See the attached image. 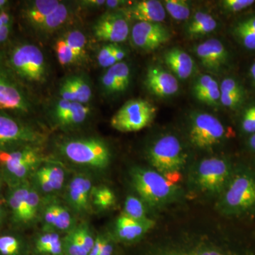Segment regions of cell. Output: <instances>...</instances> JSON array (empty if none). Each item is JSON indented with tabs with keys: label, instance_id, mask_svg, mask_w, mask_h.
Returning a JSON list of instances; mask_svg holds the SVG:
<instances>
[{
	"label": "cell",
	"instance_id": "7a4b0ae2",
	"mask_svg": "<svg viewBox=\"0 0 255 255\" xmlns=\"http://www.w3.org/2000/svg\"><path fill=\"white\" fill-rule=\"evenodd\" d=\"M148 157L159 173L175 184L179 179V170L185 164L187 155L177 137L166 135L151 146Z\"/></svg>",
	"mask_w": 255,
	"mask_h": 255
},
{
	"label": "cell",
	"instance_id": "4316f807",
	"mask_svg": "<svg viewBox=\"0 0 255 255\" xmlns=\"http://www.w3.org/2000/svg\"><path fill=\"white\" fill-rule=\"evenodd\" d=\"M90 113V109L88 106L79 102H73L71 110L60 124L63 126L80 125L86 121Z\"/></svg>",
	"mask_w": 255,
	"mask_h": 255
},
{
	"label": "cell",
	"instance_id": "c3c4849f",
	"mask_svg": "<svg viewBox=\"0 0 255 255\" xmlns=\"http://www.w3.org/2000/svg\"><path fill=\"white\" fill-rule=\"evenodd\" d=\"M63 251V244L62 242L59 241H55L54 243H51L49 246L42 248L39 253H47L52 255H60Z\"/></svg>",
	"mask_w": 255,
	"mask_h": 255
},
{
	"label": "cell",
	"instance_id": "2e32d148",
	"mask_svg": "<svg viewBox=\"0 0 255 255\" xmlns=\"http://www.w3.org/2000/svg\"><path fill=\"white\" fill-rule=\"evenodd\" d=\"M127 18L137 20L138 22L161 23L165 19L164 5L157 0H142L132 3L124 12Z\"/></svg>",
	"mask_w": 255,
	"mask_h": 255
},
{
	"label": "cell",
	"instance_id": "5b68a950",
	"mask_svg": "<svg viewBox=\"0 0 255 255\" xmlns=\"http://www.w3.org/2000/svg\"><path fill=\"white\" fill-rule=\"evenodd\" d=\"M132 182L139 195L152 206L165 202L175 191L173 183L158 172L148 169H134Z\"/></svg>",
	"mask_w": 255,
	"mask_h": 255
},
{
	"label": "cell",
	"instance_id": "836d02e7",
	"mask_svg": "<svg viewBox=\"0 0 255 255\" xmlns=\"http://www.w3.org/2000/svg\"><path fill=\"white\" fill-rule=\"evenodd\" d=\"M65 247L69 255H89L75 230L65 239Z\"/></svg>",
	"mask_w": 255,
	"mask_h": 255
},
{
	"label": "cell",
	"instance_id": "44dd1931",
	"mask_svg": "<svg viewBox=\"0 0 255 255\" xmlns=\"http://www.w3.org/2000/svg\"><path fill=\"white\" fill-rule=\"evenodd\" d=\"M58 0H36L28 1L24 9L25 17L28 22L36 27L40 23L59 6Z\"/></svg>",
	"mask_w": 255,
	"mask_h": 255
},
{
	"label": "cell",
	"instance_id": "7dc6e473",
	"mask_svg": "<svg viewBox=\"0 0 255 255\" xmlns=\"http://www.w3.org/2000/svg\"><path fill=\"white\" fill-rule=\"evenodd\" d=\"M114 46L115 44L114 43H110L101 48L98 55H97V60H98L100 66H103L105 62L110 58L111 55L113 54Z\"/></svg>",
	"mask_w": 255,
	"mask_h": 255
},
{
	"label": "cell",
	"instance_id": "e575fe53",
	"mask_svg": "<svg viewBox=\"0 0 255 255\" xmlns=\"http://www.w3.org/2000/svg\"><path fill=\"white\" fill-rule=\"evenodd\" d=\"M20 245L17 239L12 236L0 237V253L3 255H17Z\"/></svg>",
	"mask_w": 255,
	"mask_h": 255
},
{
	"label": "cell",
	"instance_id": "f35d334b",
	"mask_svg": "<svg viewBox=\"0 0 255 255\" xmlns=\"http://www.w3.org/2000/svg\"><path fill=\"white\" fill-rule=\"evenodd\" d=\"M244 98V92L221 94L220 103L226 108L235 110L241 105Z\"/></svg>",
	"mask_w": 255,
	"mask_h": 255
},
{
	"label": "cell",
	"instance_id": "b9f144b4",
	"mask_svg": "<svg viewBox=\"0 0 255 255\" xmlns=\"http://www.w3.org/2000/svg\"><path fill=\"white\" fill-rule=\"evenodd\" d=\"M73 102H70V101L60 99L55 104L54 110H53V114H54L55 118L56 119L58 123H61L62 121L68 115L70 110H71Z\"/></svg>",
	"mask_w": 255,
	"mask_h": 255
},
{
	"label": "cell",
	"instance_id": "d6986e66",
	"mask_svg": "<svg viewBox=\"0 0 255 255\" xmlns=\"http://www.w3.org/2000/svg\"><path fill=\"white\" fill-rule=\"evenodd\" d=\"M92 184L88 178H74L69 187V200L78 211H86L88 208L89 197L91 191Z\"/></svg>",
	"mask_w": 255,
	"mask_h": 255
},
{
	"label": "cell",
	"instance_id": "f6af8a7d",
	"mask_svg": "<svg viewBox=\"0 0 255 255\" xmlns=\"http://www.w3.org/2000/svg\"><path fill=\"white\" fill-rule=\"evenodd\" d=\"M76 231L79 237L81 240L82 244L85 247V250H86L87 253H90L92 248H93L94 244H95V241L92 238L88 230L85 227H82L78 228V229H76Z\"/></svg>",
	"mask_w": 255,
	"mask_h": 255
},
{
	"label": "cell",
	"instance_id": "6da1fadb",
	"mask_svg": "<svg viewBox=\"0 0 255 255\" xmlns=\"http://www.w3.org/2000/svg\"><path fill=\"white\" fill-rule=\"evenodd\" d=\"M6 65L20 80L30 85H42L48 78L44 54L31 43H19L13 47L6 57Z\"/></svg>",
	"mask_w": 255,
	"mask_h": 255
},
{
	"label": "cell",
	"instance_id": "ee69618b",
	"mask_svg": "<svg viewBox=\"0 0 255 255\" xmlns=\"http://www.w3.org/2000/svg\"><path fill=\"white\" fill-rule=\"evenodd\" d=\"M59 95L62 100L77 102L76 96L75 95L73 87L68 78L65 79L60 85Z\"/></svg>",
	"mask_w": 255,
	"mask_h": 255
},
{
	"label": "cell",
	"instance_id": "bcb514c9",
	"mask_svg": "<svg viewBox=\"0 0 255 255\" xmlns=\"http://www.w3.org/2000/svg\"><path fill=\"white\" fill-rule=\"evenodd\" d=\"M59 240H60L59 236L56 233H48V234L44 235L36 242L37 251H41L42 248L49 246L51 243L59 241Z\"/></svg>",
	"mask_w": 255,
	"mask_h": 255
},
{
	"label": "cell",
	"instance_id": "60d3db41",
	"mask_svg": "<svg viewBox=\"0 0 255 255\" xmlns=\"http://www.w3.org/2000/svg\"><path fill=\"white\" fill-rule=\"evenodd\" d=\"M242 128L248 133H255V105L248 107L245 112L242 119Z\"/></svg>",
	"mask_w": 255,
	"mask_h": 255
},
{
	"label": "cell",
	"instance_id": "8fae6325",
	"mask_svg": "<svg viewBox=\"0 0 255 255\" xmlns=\"http://www.w3.org/2000/svg\"><path fill=\"white\" fill-rule=\"evenodd\" d=\"M229 174V165L224 159H205L199 164L198 181L203 190L219 192L227 182Z\"/></svg>",
	"mask_w": 255,
	"mask_h": 255
},
{
	"label": "cell",
	"instance_id": "e7e4bbea",
	"mask_svg": "<svg viewBox=\"0 0 255 255\" xmlns=\"http://www.w3.org/2000/svg\"><path fill=\"white\" fill-rule=\"evenodd\" d=\"M8 4V1L6 0H0V10L3 9V8Z\"/></svg>",
	"mask_w": 255,
	"mask_h": 255
},
{
	"label": "cell",
	"instance_id": "91938a15",
	"mask_svg": "<svg viewBox=\"0 0 255 255\" xmlns=\"http://www.w3.org/2000/svg\"><path fill=\"white\" fill-rule=\"evenodd\" d=\"M166 255H225L216 251H204L194 253H172Z\"/></svg>",
	"mask_w": 255,
	"mask_h": 255
},
{
	"label": "cell",
	"instance_id": "ac0fdd59",
	"mask_svg": "<svg viewBox=\"0 0 255 255\" xmlns=\"http://www.w3.org/2000/svg\"><path fill=\"white\" fill-rule=\"evenodd\" d=\"M193 94L196 100L211 107H218L221 100L219 83L210 75H202L193 85Z\"/></svg>",
	"mask_w": 255,
	"mask_h": 255
},
{
	"label": "cell",
	"instance_id": "8d00e7d4",
	"mask_svg": "<svg viewBox=\"0 0 255 255\" xmlns=\"http://www.w3.org/2000/svg\"><path fill=\"white\" fill-rule=\"evenodd\" d=\"M234 33L247 49L255 50V32L237 25L235 28Z\"/></svg>",
	"mask_w": 255,
	"mask_h": 255
},
{
	"label": "cell",
	"instance_id": "9c48e42d",
	"mask_svg": "<svg viewBox=\"0 0 255 255\" xmlns=\"http://www.w3.org/2000/svg\"><path fill=\"white\" fill-rule=\"evenodd\" d=\"M170 38L169 30L161 23L137 22L131 30L132 44L143 51H154Z\"/></svg>",
	"mask_w": 255,
	"mask_h": 255
},
{
	"label": "cell",
	"instance_id": "ab89813d",
	"mask_svg": "<svg viewBox=\"0 0 255 255\" xmlns=\"http://www.w3.org/2000/svg\"><path fill=\"white\" fill-rule=\"evenodd\" d=\"M254 0H224L222 6L225 9L231 12H238L254 4Z\"/></svg>",
	"mask_w": 255,
	"mask_h": 255
},
{
	"label": "cell",
	"instance_id": "03108f58",
	"mask_svg": "<svg viewBox=\"0 0 255 255\" xmlns=\"http://www.w3.org/2000/svg\"><path fill=\"white\" fill-rule=\"evenodd\" d=\"M3 202H4V201L1 200V199H0V216H1V209H2Z\"/></svg>",
	"mask_w": 255,
	"mask_h": 255
},
{
	"label": "cell",
	"instance_id": "6125c7cd",
	"mask_svg": "<svg viewBox=\"0 0 255 255\" xmlns=\"http://www.w3.org/2000/svg\"><path fill=\"white\" fill-rule=\"evenodd\" d=\"M249 145L252 149L255 151V133L253 134L249 140Z\"/></svg>",
	"mask_w": 255,
	"mask_h": 255
},
{
	"label": "cell",
	"instance_id": "30bf717a",
	"mask_svg": "<svg viewBox=\"0 0 255 255\" xmlns=\"http://www.w3.org/2000/svg\"><path fill=\"white\" fill-rule=\"evenodd\" d=\"M225 204L234 211H243L255 206V181L248 174L234 178L225 195Z\"/></svg>",
	"mask_w": 255,
	"mask_h": 255
},
{
	"label": "cell",
	"instance_id": "d590c367",
	"mask_svg": "<svg viewBox=\"0 0 255 255\" xmlns=\"http://www.w3.org/2000/svg\"><path fill=\"white\" fill-rule=\"evenodd\" d=\"M39 204V196L34 190H30L26 199L25 222L31 221L36 216Z\"/></svg>",
	"mask_w": 255,
	"mask_h": 255
},
{
	"label": "cell",
	"instance_id": "681fc988",
	"mask_svg": "<svg viewBox=\"0 0 255 255\" xmlns=\"http://www.w3.org/2000/svg\"><path fill=\"white\" fill-rule=\"evenodd\" d=\"M36 179L39 185L41 186V189L45 192L50 193L54 191L50 185L48 177L40 169L36 172Z\"/></svg>",
	"mask_w": 255,
	"mask_h": 255
},
{
	"label": "cell",
	"instance_id": "f546056e",
	"mask_svg": "<svg viewBox=\"0 0 255 255\" xmlns=\"http://www.w3.org/2000/svg\"><path fill=\"white\" fill-rule=\"evenodd\" d=\"M126 216L138 221H147L145 210L143 204L140 199L133 196H128L124 207Z\"/></svg>",
	"mask_w": 255,
	"mask_h": 255
},
{
	"label": "cell",
	"instance_id": "f5cc1de1",
	"mask_svg": "<svg viewBox=\"0 0 255 255\" xmlns=\"http://www.w3.org/2000/svg\"><path fill=\"white\" fill-rule=\"evenodd\" d=\"M45 220H46V223L49 224V226L55 227V215L53 205L47 208L46 213H45Z\"/></svg>",
	"mask_w": 255,
	"mask_h": 255
},
{
	"label": "cell",
	"instance_id": "6f0895ef",
	"mask_svg": "<svg viewBox=\"0 0 255 255\" xmlns=\"http://www.w3.org/2000/svg\"><path fill=\"white\" fill-rule=\"evenodd\" d=\"M127 1H122V0H107L106 1L105 6L107 9L114 10L120 8L121 6L127 4Z\"/></svg>",
	"mask_w": 255,
	"mask_h": 255
},
{
	"label": "cell",
	"instance_id": "d4e9b609",
	"mask_svg": "<svg viewBox=\"0 0 255 255\" xmlns=\"http://www.w3.org/2000/svg\"><path fill=\"white\" fill-rule=\"evenodd\" d=\"M76 96L77 102L86 105L92 97V90L90 82L81 75H73L68 77Z\"/></svg>",
	"mask_w": 255,
	"mask_h": 255
},
{
	"label": "cell",
	"instance_id": "9a60e30c",
	"mask_svg": "<svg viewBox=\"0 0 255 255\" xmlns=\"http://www.w3.org/2000/svg\"><path fill=\"white\" fill-rule=\"evenodd\" d=\"M145 85L152 95L159 97L173 96L179 89L177 78L173 74L155 65L147 69Z\"/></svg>",
	"mask_w": 255,
	"mask_h": 255
},
{
	"label": "cell",
	"instance_id": "8992f818",
	"mask_svg": "<svg viewBox=\"0 0 255 255\" xmlns=\"http://www.w3.org/2000/svg\"><path fill=\"white\" fill-rule=\"evenodd\" d=\"M225 135V127L212 114L196 112L191 116L189 137L198 148H211L221 142Z\"/></svg>",
	"mask_w": 255,
	"mask_h": 255
},
{
	"label": "cell",
	"instance_id": "ffe728a7",
	"mask_svg": "<svg viewBox=\"0 0 255 255\" xmlns=\"http://www.w3.org/2000/svg\"><path fill=\"white\" fill-rule=\"evenodd\" d=\"M153 224L152 221H138L122 215L117 222V233L121 239L131 241L141 237Z\"/></svg>",
	"mask_w": 255,
	"mask_h": 255
},
{
	"label": "cell",
	"instance_id": "9f6ffc18",
	"mask_svg": "<svg viewBox=\"0 0 255 255\" xmlns=\"http://www.w3.org/2000/svg\"><path fill=\"white\" fill-rule=\"evenodd\" d=\"M238 26L255 32V16L248 18V19L245 20V21H241V22L238 23Z\"/></svg>",
	"mask_w": 255,
	"mask_h": 255
},
{
	"label": "cell",
	"instance_id": "f1b7e54d",
	"mask_svg": "<svg viewBox=\"0 0 255 255\" xmlns=\"http://www.w3.org/2000/svg\"><path fill=\"white\" fill-rule=\"evenodd\" d=\"M77 58L80 59L85 53L87 39L85 34L79 30L69 31L63 37Z\"/></svg>",
	"mask_w": 255,
	"mask_h": 255
},
{
	"label": "cell",
	"instance_id": "4dcf8cb0",
	"mask_svg": "<svg viewBox=\"0 0 255 255\" xmlns=\"http://www.w3.org/2000/svg\"><path fill=\"white\" fill-rule=\"evenodd\" d=\"M55 50L58 61L62 65H72L79 60L63 37L57 41Z\"/></svg>",
	"mask_w": 255,
	"mask_h": 255
},
{
	"label": "cell",
	"instance_id": "4fadbf2b",
	"mask_svg": "<svg viewBox=\"0 0 255 255\" xmlns=\"http://www.w3.org/2000/svg\"><path fill=\"white\" fill-rule=\"evenodd\" d=\"M31 110L26 94L0 68V110L28 113Z\"/></svg>",
	"mask_w": 255,
	"mask_h": 255
},
{
	"label": "cell",
	"instance_id": "484cf974",
	"mask_svg": "<svg viewBox=\"0 0 255 255\" xmlns=\"http://www.w3.org/2000/svg\"><path fill=\"white\" fill-rule=\"evenodd\" d=\"M164 6L166 11L177 21H184L190 17V4L185 0H165Z\"/></svg>",
	"mask_w": 255,
	"mask_h": 255
},
{
	"label": "cell",
	"instance_id": "be15d7a7",
	"mask_svg": "<svg viewBox=\"0 0 255 255\" xmlns=\"http://www.w3.org/2000/svg\"><path fill=\"white\" fill-rule=\"evenodd\" d=\"M251 75L252 78H253V81L255 83V62L253 64L251 68Z\"/></svg>",
	"mask_w": 255,
	"mask_h": 255
},
{
	"label": "cell",
	"instance_id": "1f68e13d",
	"mask_svg": "<svg viewBox=\"0 0 255 255\" xmlns=\"http://www.w3.org/2000/svg\"><path fill=\"white\" fill-rule=\"evenodd\" d=\"M40 170L48 177L53 190H58L63 186L65 174L63 169L56 166H47L42 167Z\"/></svg>",
	"mask_w": 255,
	"mask_h": 255
},
{
	"label": "cell",
	"instance_id": "52a82bcc",
	"mask_svg": "<svg viewBox=\"0 0 255 255\" xmlns=\"http://www.w3.org/2000/svg\"><path fill=\"white\" fill-rule=\"evenodd\" d=\"M129 33L128 18L122 11H107L97 19L93 26L96 39L114 44L125 41Z\"/></svg>",
	"mask_w": 255,
	"mask_h": 255
},
{
	"label": "cell",
	"instance_id": "d6a6232c",
	"mask_svg": "<svg viewBox=\"0 0 255 255\" xmlns=\"http://www.w3.org/2000/svg\"><path fill=\"white\" fill-rule=\"evenodd\" d=\"M93 199L96 205L102 209H107L114 204L115 196L108 188L101 187L94 192Z\"/></svg>",
	"mask_w": 255,
	"mask_h": 255
},
{
	"label": "cell",
	"instance_id": "11a10c76",
	"mask_svg": "<svg viewBox=\"0 0 255 255\" xmlns=\"http://www.w3.org/2000/svg\"><path fill=\"white\" fill-rule=\"evenodd\" d=\"M112 253H113V246H112V243L104 238L103 245H102L99 255H112Z\"/></svg>",
	"mask_w": 255,
	"mask_h": 255
},
{
	"label": "cell",
	"instance_id": "5bb4252c",
	"mask_svg": "<svg viewBox=\"0 0 255 255\" xmlns=\"http://www.w3.org/2000/svg\"><path fill=\"white\" fill-rule=\"evenodd\" d=\"M201 65L210 71L219 73L228 60V53L222 42L215 38L206 40L195 48Z\"/></svg>",
	"mask_w": 255,
	"mask_h": 255
},
{
	"label": "cell",
	"instance_id": "7bdbcfd3",
	"mask_svg": "<svg viewBox=\"0 0 255 255\" xmlns=\"http://www.w3.org/2000/svg\"><path fill=\"white\" fill-rule=\"evenodd\" d=\"M221 94L223 93H238L244 92L241 84L234 78H225L220 85Z\"/></svg>",
	"mask_w": 255,
	"mask_h": 255
},
{
	"label": "cell",
	"instance_id": "db71d44e",
	"mask_svg": "<svg viewBox=\"0 0 255 255\" xmlns=\"http://www.w3.org/2000/svg\"><path fill=\"white\" fill-rule=\"evenodd\" d=\"M12 23V17L9 11L5 9L0 10V28L4 25Z\"/></svg>",
	"mask_w": 255,
	"mask_h": 255
},
{
	"label": "cell",
	"instance_id": "816d5d0a",
	"mask_svg": "<svg viewBox=\"0 0 255 255\" xmlns=\"http://www.w3.org/2000/svg\"><path fill=\"white\" fill-rule=\"evenodd\" d=\"M105 0H85V1H80V4L84 7L90 8V9L105 6Z\"/></svg>",
	"mask_w": 255,
	"mask_h": 255
},
{
	"label": "cell",
	"instance_id": "680465c9",
	"mask_svg": "<svg viewBox=\"0 0 255 255\" xmlns=\"http://www.w3.org/2000/svg\"><path fill=\"white\" fill-rule=\"evenodd\" d=\"M114 53L117 63L122 62V60L127 56V53H126L125 50L117 44H115V46H114Z\"/></svg>",
	"mask_w": 255,
	"mask_h": 255
},
{
	"label": "cell",
	"instance_id": "603a6c76",
	"mask_svg": "<svg viewBox=\"0 0 255 255\" xmlns=\"http://www.w3.org/2000/svg\"><path fill=\"white\" fill-rule=\"evenodd\" d=\"M70 16V7L64 3H60L58 8L47 16L36 28L44 33H50L65 24Z\"/></svg>",
	"mask_w": 255,
	"mask_h": 255
},
{
	"label": "cell",
	"instance_id": "cb8c5ba5",
	"mask_svg": "<svg viewBox=\"0 0 255 255\" xmlns=\"http://www.w3.org/2000/svg\"><path fill=\"white\" fill-rule=\"evenodd\" d=\"M30 189L26 187L18 188L12 193L9 199V205L16 221L25 222L26 199Z\"/></svg>",
	"mask_w": 255,
	"mask_h": 255
},
{
	"label": "cell",
	"instance_id": "83f0119b",
	"mask_svg": "<svg viewBox=\"0 0 255 255\" xmlns=\"http://www.w3.org/2000/svg\"><path fill=\"white\" fill-rule=\"evenodd\" d=\"M117 82V93L125 92L130 85V69L125 62L116 63L111 67Z\"/></svg>",
	"mask_w": 255,
	"mask_h": 255
},
{
	"label": "cell",
	"instance_id": "3957f363",
	"mask_svg": "<svg viewBox=\"0 0 255 255\" xmlns=\"http://www.w3.org/2000/svg\"><path fill=\"white\" fill-rule=\"evenodd\" d=\"M61 151L69 160L75 164L102 169L110 162L108 145L96 137L67 140L61 145Z\"/></svg>",
	"mask_w": 255,
	"mask_h": 255
},
{
	"label": "cell",
	"instance_id": "94428289",
	"mask_svg": "<svg viewBox=\"0 0 255 255\" xmlns=\"http://www.w3.org/2000/svg\"><path fill=\"white\" fill-rule=\"evenodd\" d=\"M104 238L99 237L95 241L93 248L89 253V255H100L101 248H102V245H103Z\"/></svg>",
	"mask_w": 255,
	"mask_h": 255
},
{
	"label": "cell",
	"instance_id": "74e56055",
	"mask_svg": "<svg viewBox=\"0 0 255 255\" xmlns=\"http://www.w3.org/2000/svg\"><path fill=\"white\" fill-rule=\"evenodd\" d=\"M53 208L55 215V227L60 230L68 229L71 224L70 213L60 206L53 205Z\"/></svg>",
	"mask_w": 255,
	"mask_h": 255
},
{
	"label": "cell",
	"instance_id": "f907efd6",
	"mask_svg": "<svg viewBox=\"0 0 255 255\" xmlns=\"http://www.w3.org/2000/svg\"><path fill=\"white\" fill-rule=\"evenodd\" d=\"M12 23L10 24L4 25L0 28V46L6 41L9 38L10 33H11Z\"/></svg>",
	"mask_w": 255,
	"mask_h": 255
},
{
	"label": "cell",
	"instance_id": "e0dca14e",
	"mask_svg": "<svg viewBox=\"0 0 255 255\" xmlns=\"http://www.w3.org/2000/svg\"><path fill=\"white\" fill-rule=\"evenodd\" d=\"M164 61L174 76L180 80L189 78L194 72V60L180 48H172L166 51Z\"/></svg>",
	"mask_w": 255,
	"mask_h": 255
},
{
	"label": "cell",
	"instance_id": "7402d4cb",
	"mask_svg": "<svg viewBox=\"0 0 255 255\" xmlns=\"http://www.w3.org/2000/svg\"><path fill=\"white\" fill-rule=\"evenodd\" d=\"M216 18L205 11H197L187 23L186 33L191 38H199L212 33L217 28Z\"/></svg>",
	"mask_w": 255,
	"mask_h": 255
},
{
	"label": "cell",
	"instance_id": "ba28073f",
	"mask_svg": "<svg viewBox=\"0 0 255 255\" xmlns=\"http://www.w3.org/2000/svg\"><path fill=\"white\" fill-rule=\"evenodd\" d=\"M43 139L41 132L0 112V146L36 143Z\"/></svg>",
	"mask_w": 255,
	"mask_h": 255
},
{
	"label": "cell",
	"instance_id": "277c9868",
	"mask_svg": "<svg viewBox=\"0 0 255 255\" xmlns=\"http://www.w3.org/2000/svg\"><path fill=\"white\" fill-rule=\"evenodd\" d=\"M157 109L148 101L134 99L128 101L111 119V125L120 132H135L142 130L155 119Z\"/></svg>",
	"mask_w": 255,
	"mask_h": 255
},
{
	"label": "cell",
	"instance_id": "7c38bea8",
	"mask_svg": "<svg viewBox=\"0 0 255 255\" xmlns=\"http://www.w3.org/2000/svg\"><path fill=\"white\" fill-rule=\"evenodd\" d=\"M40 159L38 151L31 146L11 152L0 151V164L17 178L24 177L36 167Z\"/></svg>",
	"mask_w": 255,
	"mask_h": 255
}]
</instances>
